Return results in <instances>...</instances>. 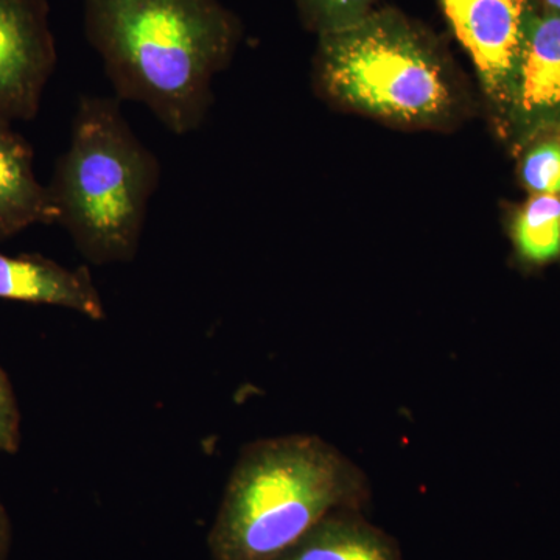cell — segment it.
Returning <instances> with one entry per match:
<instances>
[{
    "label": "cell",
    "mask_w": 560,
    "mask_h": 560,
    "mask_svg": "<svg viewBox=\"0 0 560 560\" xmlns=\"http://www.w3.org/2000/svg\"><path fill=\"white\" fill-rule=\"evenodd\" d=\"M84 36L120 102L176 136L200 130L230 68L242 22L221 0H83Z\"/></svg>",
    "instance_id": "1"
},
{
    "label": "cell",
    "mask_w": 560,
    "mask_h": 560,
    "mask_svg": "<svg viewBox=\"0 0 560 560\" xmlns=\"http://www.w3.org/2000/svg\"><path fill=\"white\" fill-rule=\"evenodd\" d=\"M371 482L316 434L250 442L235 460L208 534L212 560H276L337 511H364Z\"/></svg>",
    "instance_id": "2"
},
{
    "label": "cell",
    "mask_w": 560,
    "mask_h": 560,
    "mask_svg": "<svg viewBox=\"0 0 560 560\" xmlns=\"http://www.w3.org/2000/svg\"><path fill=\"white\" fill-rule=\"evenodd\" d=\"M161 183V162L131 130L116 95H83L49 184L58 223L88 264H130Z\"/></svg>",
    "instance_id": "3"
},
{
    "label": "cell",
    "mask_w": 560,
    "mask_h": 560,
    "mask_svg": "<svg viewBox=\"0 0 560 560\" xmlns=\"http://www.w3.org/2000/svg\"><path fill=\"white\" fill-rule=\"evenodd\" d=\"M313 79L326 101L397 127H448L463 109L442 51L394 10L320 35Z\"/></svg>",
    "instance_id": "4"
},
{
    "label": "cell",
    "mask_w": 560,
    "mask_h": 560,
    "mask_svg": "<svg viewBox=\"0 0 560 560\" xmlns=\"http://www.w3.org/2000/svg\"><path fill=\"white\" fill-rule=\"evenodd\" d=\"M501 128L534 18L529 0H440Z\"/></svg>",
    "instance_id": "5"
},
{
    "label": "cell",
    "mask_w": 560,
    "mask_h": 560,
    "mask_svg": "<svg viewBox=\"0 0 560 560\" xmlns=\"http://www.w3.org/2000/svg\"><path fill=\"white\" fill-rule=\"evenodd\" d=\"M57 65L49 0H0V117L35 119Z\"/></svg>",
    "instance_id": "6"
},
{
    "label": "cell",
    "mask_w": 560,
    "mask_h": 560,
    "mask_svg": "<svg viewBox=\"0 0 560 560\" xmlns=\"http://www.w3.org/2000/svg\"><path fill=\"white\" fill-rule=\"evenodd\" d=\"M560 128V13L534 14L517 79L500 130L523 149Z\"/></svg>",
    "instance_id": "7"
},
{
    "label": "cell",
    "mask_w": 560,
    "mask_h": 560,
    "mask_svg": "<svg viewBox=\"0 0 560 560\" xmlns=\"http://www.w3.org/2000/svg\"><path fill=\"white\" fill-rule=\"evenodd\" d=\"M0 300L68 308L92 320L106 318L90 268L72 270L40 254L0 253Z\"/></svg>",
    "instance_id": "8"
},
{
    "label": "cell",
    "mask_w": 560,
    "mask_h": 560,
    "mask_svg": "<svg viewBox=\"0 0 560 560\" xmlns=\"http://www.w3.org/2000/svg\"><path fill=\"white\" fill-rule=\"evenodd\" d=\"M57 223L49 186L36 178L35 150L0 117V243L35 224Z\"/></svg>",
    "instance_id": "9"
},
{
    "label": "cell",
    "mask_w": 560,
    "mask_h": 560,
    "mask_svg": "<svg viewBox=\"0 0 560 560\" xmlns=\"http://www.w3.org/2000/svg\"><path fill=\"white\" fill-rule=\"evenodd\" d=\"M276 560H404L399 544L364 517L337 511L308 529Z\"/></svg>",
    "instance_id": "10"
},
{
    "label": "cell",
    "mask_w": 560,
    "mask_h": 560,
    "mask_svg": "<svg viewBox=\"0 0 560 560\" xmlns=\"http://www.w3.org/2000/svg\"><path fill=\"white\" fill-rule=\"evenodd\" d=\"M511 238L523 265L547 267L560 260V197L534 195L515 213Z\"/></svg>",
    "instance_id": "11"
},
{
    "label": "cell",
    "mask_w": 560,
    "mask_h": 560,
    "mask_svg": "<svg viewBox=\"0 0 560 560\" xmlns=\"http://www.w3.org/2000/svg\"><path fill=\"white\" fill-rule=\"evenodd\" d=\"M521 175L533 195L560 197V128L541 132L523 147Z\"/></svg>",
    "instance_id": "12"
},
{
    "label": "cell",
    "mask_w": 560,
    "mask_h": 560,
    "mask_svg": "<svg viewBox=\"0 0 560 560\" xmlns=\"http://www.w3.org/2000/svg\"><path fill=\"white\" fill-rule=\"evenodd\" d=\"M302 24L316 35L345 31L370 16L375 0H294Z\"/></svg>",
    "instance_id": "13"
},
{
    "label": "cell",
    "mask_w": 560,
    "mask_h": 560,
    "mask_svg": "<svg viewBox=\"0 0 560 560\" xmlns=\"http://www.w3.org/2000/svg\"><path fill=\"white\" fill-rule=\"evenodd\" d=\"M21 410L9 374L0 364V455H14L21 448Z\"/></svg>",
    "instance_id": "14"
},
{
    "label": "cell",
    "mask_w": 560,
    "mask_h": 560,
    "mask_svg": "<svg viewBox=\"0 0 560 560\" xmlns=\"http://www.w3.org/2000/svg\"><path fill=\"white\" fill-rule=\"evenodd\" d=\"M13 547V523L9 511L0 500V560H9Z\"/></svg>",
    "instance_id": "15"
},
{
    "label": "cell",
    "mask_w": 560,
    "mask_h": 560,
    "mask_svg": "<svg viewBox=\"0 0 560 560\" xmlns=\"http://www.w3.org/2000/svg\"><path fill=\"white\" fill-rule=\"evenodd\" d=\"M545 11H552V13H560V0H544Z\"/></svg>",
    "instance_id": "16"
}]
</instances>
